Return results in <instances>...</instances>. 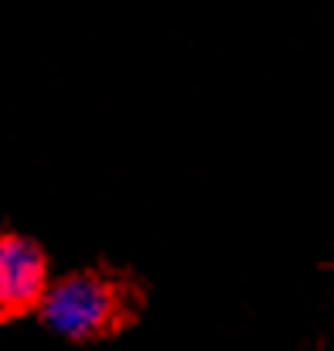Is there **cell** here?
Returning <instances> with one entry per match:
<instances>
[{"label": "cell", "instance_id": "6da1fadb", "mask_svg": "<svg viewBox=\"0 0 334 351\" xmlns=\"http://www.w3.org/2000/svg\"><path fill=\"white\" fill-rule=\"evenodd\" d=\"M41 314L65 338H96L119 321V290L96 273H75L45 290Z\"/></svg>", "mask_w": 334, "mask_h": 351}, {"label": "cell", "instance_id": "7a4b0ae2", "mask_svg": "<svg viewBox=\"0 0 334 351\" xmlns=\"http://www.w3.org/2000/svg\"><path fill=\"white\" fill-rule=\"evenodd\" d=\"M45 297V256L31 239L0 235V317Z\"/></svg>", "mask_w": 334, "mask_h": 351}]
</instances>
